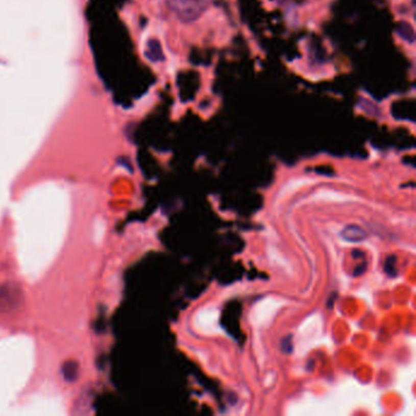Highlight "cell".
Listing matches in <instances>:
<instances>
[{"label":"cell","instance_id":"277c9868","mask_svg":"<svg viewBox=\"0 0 416 416\" xmlns=\"http://www.w3.org/2000/svg\"><path fill=\"white\" fill-rule=\"evenodd\" d=\"M397 34L405 42L410 43L412 44L415 40V32L414 28L409 22H405V21H400V22L397 25Z\"/></svg>","mask_w":416,"mask_h":416},{"label":"cell","instance_id":"3957f363","mask_svg":"<svg viewBox=\"0 0 416 416\" xmlns=\"http://www.w3.org/2000/svg\"><path fill=\"white\" fill-rule=\"evenodd\" d=\"M342 237L344 239L350 240V242H360V240L366 238V232L359 226L350 225V226L344 228Z\"/></svg>","mask_w":416,"mask_h":416},{"label":"cell","instance_id":"7a4b0ae2","mask_svg":"<svg viewBox=\"0 0 416 416\" xmlns=\"http://www.w3.org/2000/svg\"><path fill=\"white\" fill-rule=\"evenodd\" d=\"M22 302V290L12 283L0 287V310L11 311L17 309Z\"/></svg>","mask_w":416,"mask_h":416},{"label":"cell","instance_id":"5b68a950","mask_svg":"<svg viewBox=\"0 0 416 416\" xmlns=\"http://www.w3.org/2000/svg\"><path fill=\"white\" fill-rule=\"evenodd\" d=\"M146 56L152 61H162L164 60V54H162V49L160 43L156 39L149 40L148 46H146Z\"/></svg>","mask_w":416,"mask_h":416},{"label":"cell","instance_id":"8992f818","mask_svg":"<svg viewBox=\"0 0 416 416\" xmlns=\"http://www.w3.org/2000/svg\"><path fill=\"white\" fill-rule=\"evenodd\" d=\"M62 375L64 378L68 382H74L77 380L78 376V364L76 361H67L62 366Z\"/></svg>","mask_w":416,"mask_h":416},{"label":"cell","instance_id":"52a82bcc","mask_svg":"<svg viewBox=\"0 0 416 416\" xmlns=\"http://www.w3.org/2000/svg\"><path fill=\"white\" fill-rule=\"evenodd\" d=\"M396 261H397L396 256H389V258L386 260V266H384V270H386V272L389 275V276H390V271L396 270V267H394Z\"/></svg>","mask_w":416,"mask_h":416},{"label":"cell","instance_id":"6da1fadb","mask_svg":"<svg viewBox=\"0 0 416 416\" xmlns=\"http://www.w3.org/2000/svg\"><path fill=\"white\" fill-rule=\"evenodd\" d=\"M211 4L212 0H166L170 11L184 23L198 20Z\"/></svg>","mask_w":416,"mask_h":416}]
</instances>
